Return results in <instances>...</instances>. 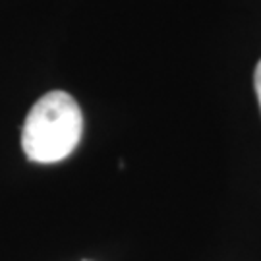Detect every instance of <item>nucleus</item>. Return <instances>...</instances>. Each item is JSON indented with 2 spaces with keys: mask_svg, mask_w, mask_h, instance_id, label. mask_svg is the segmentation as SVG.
<instances>
[{
  "mask_svg": "<svg viewBox=\"0 0 261 261\" xmlns=\"http://www.w3.org/2000/svg\"><path fill=\"white\" fill-rule=\"evenodd\" d=\"M84 116L72 95L50 91L31 107L21 130V147L29 161L50 165L77 147Z\"/></svg>",
  "mask_w": 261,
  "mask_h": 261,
  "instance_id": "nucleus-1",
  "label": "nucleus"
},
{
  "mask_svg": "<svg viewBox=\"0 0 261 261\" xmlns=\"http://www.w3.org/2000/svg\"><path fill=\"white\" fill-rule=\"evenodd\" d=\"M253 84H255V91H257V99H259V107H261V60H259V64H257V68H255Z\"/></svg>",
  "mask_w": 261,
  "mask_h": 261,
  "instance_id": "nucleus-2",
  "label": "nucleus"
}]
</instances>
